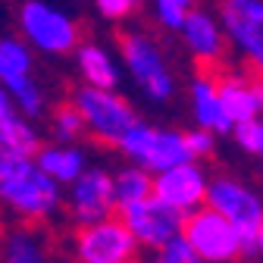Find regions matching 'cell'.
Listing matches in <instances>:
<instances>
[{
    "label": "cell",
    "instance_id": "6da1fadb",
    "mask_svg": "<svg viewBox=\"0 0 263 263\" xmlns=\"http://www.w3.org/2000/svg\"><path fill=\"white\" fill-rule=\"evenodd\" d=\"M0 191L13 210L31 219L47 216L57 207V179L31 157L0 151Z\"/></svg>",
    "mask_w": 263,
    "mask_h": 263
},
{
    "label": "cell",
    "instance_id": "7a4b0ae2",
    "mask_svg": "<svg viewBox=\"0 0 263 263\" xmlns=\"http://www.w3.org/2000/svg\"><path fill=\"white\" fill-rule=\"evenodd\" d=\"M16 22L19 35L41 53H69L79 47V22L50 0H22Z\"/></svg>",
    "mask_w": 263,
    "mask_h": 263
},
{
    "label": "cell",
    "instance_id": "3957f363",
    "mask_svg": "<svg viewBox=\"0 0 263 263\" xmlns=\"http://www.w3.org/2000/svg\"><path fill=\"white\" fill-rule=\"evenodd\" d=\"M119 53L128 76L135 79V85L151 97V101L163 104L176 94V79L163 50L157 47V41L144 31H125L119 38Z\"/></svg>",
    "mask_w": 263,
    "mask_h": 263
},
{
    "label": "cell",
    "instance_id": "277c9868",
    "mask_svg": "<svg viewBox=\"0 0 263 263\" xmlns=\"http://www.w3.org/2000/svg\"><path fill=\"white\" fill-rule=\"evenodd\" d=\"M72 101L82 110V116L88 122V132L97 141H104V144H119L125 132L138 122L132 104L125 101V97H119L113 88L82 85Z\"/></svg>",
    "mask_w": 263,
    "mask_h": 263
},
{
    "label": "cell",
    "instance_id": "5b68a950",
    "mask_svg": "<svg viewBox=\"0 0 263 263\" xmlns=\"http://www.w3.org/2000/svg\"><path fill=\"white\" fill-rule=\"evenodd\" d=\"M116 216L125 219V226L135 232V238L141 245H151V248H163L173 238H179L185 232V219H188L185 210L173 207L170 201H163L157 194L144 197V201L119 204Z\"/></svg>",
    "mask_w": 263,
    "mask_h": 263
},
{
    "label": "cell",
    "instance_id": "8992f818",
    "mask_svg": "<svg viewBox=\"0 0 263 263\" xmlns=\"http://www.w3.org/2000/svg\"><path fill=\"white\" fill-rule=\"evenodd\" d=\"M191 248L201 254L204 260L210 263H229V260H235L241 251V235H238V229L232 219H226L216 207H197L188 213L185 219V232H182Z\"/></svg>",
    "mask_w": 263,
    "mask_h": 263
},
{
    "label": "cell",
    "instance_id": "52a82bcc",
    "mask_svg": "<svg viewBox=\"0 0 263 263\" xmlns=\"http://www.w3.org/2000/svg\"><path fill=\"white\" fill-rule=\"evenodd\" d=\"M138 238L125 219L85 222L76 232V254L82 263H135Z\"/></svg>",
    "mask_w": 263,
    "mask_h": 263
},
{
    "label": "cell",
    "instance_id": "ba28073f",
    "mask_svg": "<svg viewBox=\"0 0 263 263\" xmlns=\"http://www.w3.org/2000/svg\"><path fill=\"white\" fill-rule=\"evenodd\" d=\"M207 204L216 207L226 219H232L238 235H241V251L254 254L260 248V226H263V207L260 201L238 182L232 179H216L207 188Z\"/></svg>",
    "mask_w": 263,
    "mask_h": 263
},
{
    "label": "cell",
    "instance_id": "9c48e42d",
    "mask_svg": "<svg viewBox=\"0 0 263 263\" xmlns=\"http://www.w3.org/2000/svg\"><path fill=\"white\" fill-rule=\"evenodd\" d=\"M219 22L229 44L263 76V0H219Z\"/></svg>",
    "mask_w": 263,
    "mask_h": 263
},
{
    "label": "cell",
    "instance_id": "30bf717a",
    "mask_svg": "<svg viewBox=\"0 0 263 263\" xmlns=\"http://www.w3.org/2000/svg\"><path fill=\"white\" fill-rule=\"evenodd\" d=\"M116 210V179H110L104 170H85L72 182V213L76 219L97 222L107 219Z\"/></svg>",
    "mask_w": 263,
    "mask_h": 263
},
{
    "label": "cell",
    "instance_id": "8fae6325",
    "mask_svg": "<svg viewBox=\"0 0 263 263\" xmlns=\"http://www.w3.org/2000/svg\"><path fill=\"white\" fill-rule=\"evenodd\" d=\"M207 179L201 173V166H197L194 160L188 163H179V166L166 170V173H160L154 179V194L163 197V201H170L173 207L191 213L197 210L204 201H207Z\"/></svg>",
    "mask_w": 263,
    "mask_h": 263
},
{
    "label": "cell",
    "instance_id": "7c38bea8",
    "mask_svg": "<svg viewBox=\"0 0 263 263\" xmlns=\"http://www.w3.org/2000/svg\"><path fill=\"white\" fill-rule=\"evenodd\" d=\"M179 35L185 41V47L191 50L194 60H201V63H216L222 53H226V28L222 22H216L213 13L201 10V7H194L191 16L185 19V25L179 28Z\"/></svg>",
    "mask_w": 263,
    "mask_h": 263
},
{
    "label": "cell",
    "instance_id": "4fadbf2b",
    "mask_svg": "<svg viewBox=\"0 0 263 263\" xmlns=\"http://www.w3.org/2000/svg\"><path fill=\"white\" fill-rule=\"evenodd\" d=\"M219 94H222V104H226L229 116H232V122H248L263 113V76L260 72L254 79L238 76V72L222 76Z\"/></svg>",
    "mask_w": 263,
    "mask_h": 263
},
{
    "label": "cell",
    "instance_id": "5bb4252c",
    "mask_svg": "<svg viewBox=\"0 0 263 263\" xmlns=\"http://www.w3.org/2000/svg\"><path fill=\"white\" fill-rule=\"evenodd\" d=\"M191 113L197 119V125H204L210 132H232L235 122L229 116L226 104H222V94H219V79L213 76H194L191 82Z\"/></svg>",
    "mask_w": 263,
    "mask_h": 263
},
{
    "label": "cell",
    "instance_id": "9a60e30c",
    "mask_svg": "<svg viewBox=\"0 0 263 263\" xmlns=\"http://www.w3.org/2000/svg\"><path fill=\"white\" fill-rule=\"evenodd\" d=\"M0 151L4 154H19V157H38V135L28 125V116L19 110L13 94L4 91L0 94Z\"/></svg>",
    "mask_w": 263,
    "mask_h": 263
},
{
    "label": "cell",
    "instance_id": "2e32d148",
    "mask_svg": "<svg viewBox=\"0 0 263 263\" xmlns=\"http://www.w3.org/2000/svg\"><path fill=\"white\" fill-rule=\"evenodd\" d=\"M76 66H79V72L85 79V85H94V88H113L119 85V66L113 60V53L101 44H79L76 47Z\"/></svg>",
    "mask_w": 263,
    "mask_h": 263
},
{
    "label": "cell",
    "instance_id": "e0dca14e",
    "mask_svg": "<svg viewBox=\"0 0 263 263\" xmlns=\"http://www.w3.org/2000/svg\"><path fill=\"white\" fill-rule=\"evenodd\" d=\"M35 60H31V44L25 38L7 35L0 41V82L7 91H16L28 79H35Z\"/></svg>",
    "mask_w": 263,
    "mask_h": 263
},
{
    "label": "cell",
    "instance_id": "ac0fdd59",
    "mask_svg": "<svg viewBox=\"0 0 263 263\" xmlns=\"http://www.w3.org/2000/svg\"><path fill=\"white\" fill-rule=\"evenodd\" d=\"M194 160L191 151H188V141H185V132H176V128H157V138L151 144V154L144 160L147 170H157V173H166L179 163H188Z\"/></svg>",
    "mask_w": 263,
    "mask_h": 263
},
{
    "label": "cell",
    "instance_id": "d6986e66",
    "mask_svg": "<svg viewBox=\"0 0 263 263\" xmlns=\"http://www.w3.org/2000/svg\"><path fill=\"white\" fill-rule=\"evenodd\" d=\"M35 160L41 163L44 173H50L57 182H66V185L76 182L85 173V157L79 147H44V151H38Z\"/></svg>",
    "mask_w": 263,
    "mask_h": 263
},
{
    "label": "cell",
    "instance_id": "ffe728a7",
    "mask_svg": "<svg viewBox=\"0 0 263 263\" xmlns=\"http://www.w3.org/2000/svg\"><path fill=\"white\" fill-rule=\"evenodd\" d=\"M154 194V179L144 170H122L116 176V207L119 204H132V201H144Z\"/></svg>",
    "mask_w": 263,
    "mask_h": 263
},
{
    "label": "cell",
    "instance_id": "44dd1931",
    "mask_svg": "<svg viewBox=\"0 0 263 263\" xmlns=\"http://www.w3.org/2000/svg\"><path fill=\"white\" fill-rule=\"evenodd\" d=\"M53 135H57V141H63V144H72V141H79L82 135H85V128H88V122H85V116H82V110L76 107V101L72 104H63V107H57L53 110Z\"/></svg>",
    "mask_w": 263,
    "mask_h": 263
},
{
    "label": "cell",
    "instance_id": "7402d4cb",
    "mask_svg": "<svg viewBox=\"0 0 263 263\" xmlns=\"http://www.w3.org/2000/svg\"><path fill=\"white\" fill-rule=\"evenodd\" d=\"M191 10H194V0H151V13L157 25L166 31H179L191 16Z\"/></svg>",
    "mask_w": 263,
    "mask_h": 263
},
{
    "label": "cell",
    "instance_id": "603a6c76",
    "mask_svg": "<svg viewBox=\"0 0 263 263\" xmlns=\"http://www.w3.org/2000/svg\"><path fill=\"white\" fill-rule=\"evenodd\" d=\"M154 138H157V128L138 119V122L132 125V128L125 132V135H122L119 147H122V154H125V157H132L135 163H141V166H144V160H147V154H151Z\"/></svg>",
    "mask_w": 263,
    "mask_h": 263
},
{
    "label": "cell",
    "instance_id": "cb8c5ba5",
    "mask_svg": "<svg viewBox=\"0 0 263 263\" xmlns=\"http://www.w3.org/2000/svg\"><path fill=\"white\" fill-rule=\"evenodd\" d=\"M7 91V88H4ZM13 94V101H16V107L28 116V119H35V116H41L44 113V107H47V97H44V91H41V85L35 82V79H28L25 85H19L16 91H10Z\"/></svg>",
    "mask_w": 263,
    "mask_h": 263
},
{
    "label": "cell",
    "instance_id": "d4e9b609",
    "mask_svg": "<svg viewBox=\"0 0 263 263\" xmlns=\"http://www.w3.org/2000/svg\"><path fill=\"white\" fill-rule=\"evenodd\" d=\"M7 263H47V260H44V251L38 248L35 238H31L28 232H19V235L10 238Z\"/></svg>",
    "mask_w": 263,
    "mask_h": 263
},
{
    "label": "cell",
    "instance_id": "484cf974",
    "mask_svg": "<svg viewBox=\"0 0 263 263\" xmlns=\"http://www.w3.org/2000/svg\"><path fill=\"white\" fill-rule=\"evenodd\" d=\"M154 263H210V260H204L201 254L191 248V241H188L185 235H179V238H173L170 245L160 248V254L154 257Z\"/></svg>",
    "mask_w": 263,
    "mask_h": 263
},
{
    "label": "cell",
    "instance_id": "4316f807",
    "mask_svg": "<svg viewBox=\"0 0 263 263\" xmlns=\"http://www.w3.org/2000/svg\"><path fill=\"white\" fill-rule=\"evenodd\" d=\"M235 141L251 151V154H260V141H263V119H248V122H235Z\"/></svg>",
    "mask_w": 263,
    "mask_h": 263
},
{
    "label": "cell",
    "instance_id": "83f0119b",
    "mask_svg": "<svg viewBox=\"0 0 263 263\" xmlns=\"http://www.w3.org/2000/svg\"><path fill=\"white\" fill-rule=\"evenodd\" d=\"M138 4H141V0H94L97 13H101L104 19H110V22H122V19H128L132 13L138 10Z\"/></svg>",
    "mask_w": 263,
    "mask_h": 263
},
{
    "label": "cell",
    "instance_id": "f1b7e54d",
    "mask_svg": "<svg viewBox=\"0 0 263 263\" xmlns=\"http://www.w3.org/2000/svg\"><path fill=\"white\" fill-rule=\"evenodd\" d=\"M185 141H188L191 157H207V154L213 151V132L204 128V125H197V128L185 132Z\"/></svg>",
    "mask_w": 263,
    "mask_h": 263
},
{
    "label": "cell",
    "instance_id": "f546056e",
    "mask_svg": "<svg viewBox=\"0 0 263 263\" xmlns=\"http://www.w3.org/2000/svg\"><path fill=\"white\" fill-rule=\"evenodd\" d=\"M260 251H263V226H260Z\"/></svg>",
    "mask_w": 263,
    "mask_h": 263
},
{
    "label": "cell",
    "instance_id": "4dcf8cb0",
    "mask_svg": "<svg viewBox=\"0 0 263 263\" xmlns=\"http://www.w3.org/2000/svg\"><path fill=\"white\" fill-rule=\"evenodd\" d=\"M260 157H263V141H260Z\"/></svg>",
    "mask_w": 263,
    "mask_h": 263
}]
</instances>
